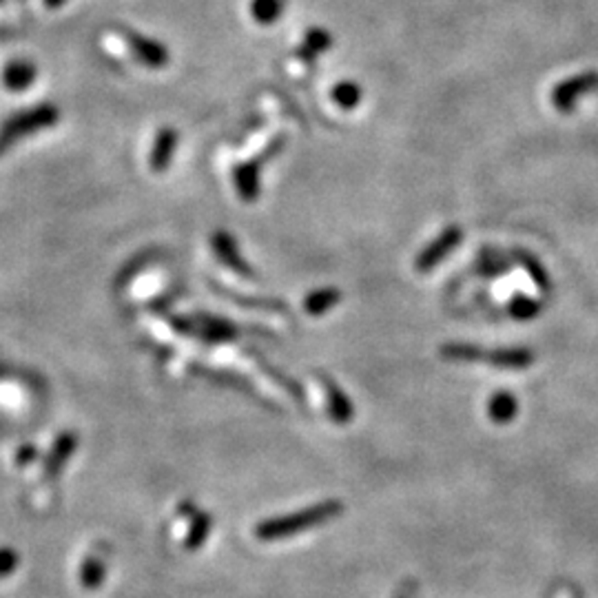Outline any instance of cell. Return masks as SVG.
<instances>
[{
	"mask_svg": "<svg viewBox=\"0 0 598 598\" xmlns=\"http://www.w3.org/2000/svg\"><path fill=\"white\" fill-rule=\"evenodd\" d=\"M58 120V109L53 104H40V107L29 109V111H22L18 116L9 117L4 122L3 131H0V142L4 147H9L12 142L20 140L22 135L36 133L40 129H47V126H53Z\"/></svg>",
	"mask_w": 598,
	"mask_h": 598,
	"instance_id": "cell-1",
	"label": "cell"
},
{
	"mask_svg": "<svg viewBox=\"0 0 598 598\" xmlns=\"http://www.w3.org/2000/svg\"><path fill=\"white\" fill-rule=\"evenodd\" d=\"M594 92H598V71H583L556 85L550 98L556 111L572 113L583 98Z\"/></svg>",
	"mask_w": 598,
	"mask_h": 598,
	"instance_id": "cell-2",
	"label": "cell"
},
{
	"mask_svg": "<svg viewBox=\"0 0 598 598\" xmlns=\"http://www.w3.org/2000/svg\"><path fill=\"white\" fill-rule=\"evenodd\" d=\"M464 242V229L457 224H450L448 229H443L424 251L416 255L415 269L419 273H430L432 269H437L448 255H450L455 248H459V244Z\"/></svg>",
	"mask_w": 598,
	"mask_h": 598,
	"instance_id": "cell-3",
	"label": "cell"
},
{
	"mask_svg": "<svg viewBox=\"0 0 598 598\" xmlns=\"http://www.w3.org/2000/svg\"><path fill=\"white\" fill-rule=\"evenodd\" d=\"M213 251H215V255L220 257L222 264L229 266V269L235 271L238 275H246V278H251L253 275L251 266H248L246 260L239 255V248L238 244H235L233 235H229L226 230H217V233L213 235Z\"/></svg>",
	"mask_w": 598,
	"mask_h": 598,
	"instance_id": "cell-4",
	"label": "cell"
},
{
	"mask_svg": "<svg viewBox=\"0 0 598 598\" xmlns=\"http://www.w3.org/2000/svg\"><path fill=\"white\" fill-rule=\"evenodd\" d=\"M534 360L537 355L529 348H495V351H488L486 364L495 366L498 370H525L534 364Z\"/></svg>",
	"mask_w": 598,
	"mask_h": 598,
	"instance_id": "cell-5",
	"label": "cell"
},
{
	"mask_svg": "<svg viewBox=\"0 0 598 598\" xmlns=\"http://www.w3.org/2000/svg\"><path fill=\"white\" fill-rule=\"evenodd\" d=\"M126 38H129V44L131 49H133L135 56H138L144 65L151 67V69H160V67H165L166 62H169V52H166L160 43H156V40L144 38V36L133 34V31H129Z\"/></svg>",
	"mask_w": 598,
	"mask_h": 598,
	"instance_id": "cell-6",
	"label": "cell"
},
{
	"mask_svg": "<svg viewBox=\"0 0 598 598\" xmlns=\"http://www.w3.org/2000/svg\"><path fill=\"white\" fill-rule=\"evenodd\" d=\"M512 257H514L516 264H519L521 269L529 275V279H532L534 287H537L538 291H543V293L552 291L550 271L545 269V264H543V262L538 260L532 251H525V248H512Z\"/></svg>",
	"mask_w": 598,
	"mask_h": 598,
	"instance_id": "cell-7",
	"label": "cell"
},
{
	"mask_svg": "<svg viewBox=\"0 0 598 598\" xmlns=\"http://www.w3.org/2000/svg\"><path fill=\"white\" fill-rule=\"evenodd\" d=\"M178 149V131L175 129H162L156 135V142H153L151 158H149V165L156 174L169 169L171 160H174V153Z\"/></svg>",
	"mask_w": 598,
	"mask_h": 598,
	"instance_id": "cell-8",
	"label": "cell"
},
{
	"mask_svg": "<svg viewBox=\"0 0 598 598\" xmlns=\"http://www.w3.org/2000/svg\"><path fill=\"white\" fill-rule=\"evenodd\" d=\"M439 355L441 360L455 361V364H474V361L488 360V348L468 342H450L439 348Z\"/></svg>",
	"mask_w": 598,
	"mask_h": 598,
	"instance_id": "cell-9",
	"label": "cell"
},
{
	"mask_svg": "<svg viewBox=\"0 0 598 598\" xmlns=\"http://www.w3.org/2000/svg\"><path fill=\"white\" fill-rule=\"evenodd\" d=\"M519 415V399L512 392L501 391L488 399V416L498 425H507Z\"/></svg>",
	"mask_w": 598,
	"mask_h": 598,
	"instance_id": "cell-10",
	"label": "cell"
},
{
	"mask_svg": "<svg viewBox=\"0 0 598 598\" xmlns=\"http://www.w3.org/2000/svg\"><path fill=\"white\" fill-rule=\"evenodd\" d=\"M4 87L9 92H25L36 80V65L29 61H13L9 62L3 74Z\"/></svg>",
	"mask_w": 598,
	"mask_h": 598,
	"instance_id": "cell-11",
	"label": "cell"
},
{
	"mask_svg": "<svg viewBox=\"0 0 598 598\" xmlns=\"http://www.w3.org/2000/svg\"><path fill=\"white\" fill-rule=\"evenodd\" d=\"M235 187L239 198L253 202L260 196V162H246L235 169Z\"/></svg>",
	"mask_w": 598,
	"mask_h": 598,
	"instance_id": "cell-12",
	"label": "cell"
},
{
	"mask_svg": "<svg viewBox=\"0 0 598 598\" xmlns=\"http://www.w3.org/2000/svg\"><path fill=\"white\" fill-rule=\"evenodd\" d=\"M507 312H510L512 319H516V321L537 319V317L541 315V302L529 295H523V293H519V295L512 297L510 303H507Z\"/></svg>",
	"mask_w": 598,
	"mask_h": 598,
	"instance_id": "cell-13",
	"label": "cell"
},
{
	"mask_svg": "<svg viewBox=\"0 0 598 598\" xmlns=\"http://www.w3.org/2000/svg\"><path fill=\"white\" fill-rule=\"evenodd\" d=\"M339 299H342V293L337 291V288H321V291H315L311 293V295L306 297V311L308 315H324V312H328L330 308H335L339 303Z\"/></svg>",
	"mask_w": 598,
	"mask_h": 598,
	"instance_id": "cell-14",
	"label": "cell"
},
{
	"mask_svg": "<svg viewBox=\"0 0 598 598\" xmlns=\"http://www.w3.org/2000/svg\"><path fill=\"white\" fill-rule=\"evenodd\" d=\"M330 44H333V36H330L328 31L311 29L306 34V38H303L302 49H299V58H302V61H312V58H317L319 53H324Z\"/></svg>",
	"mask_w": 598,
	"mask_h": 598,
	"instance_id": "cell-15",
	"label": "cell"
},
{
	"mask_svg": "<svg viewBox=\"0 0 598 598\" xmlns=\"http://www.w3.org/2000/svg\"><path fill=\"white\" fill-rule=\"evenodd\" d=\"M253 18L262 25H271L278 20L284 12V0H253L251 4Z\"/></svg>",
	"mask_w": 598,
	"mask_h": 598,
	"instance_id": "cell-16",
	"label": "cell"
},
{
	"mask_svg": "<svg viewBox=\"0 0 598 598\" xmlns=\"http://www.w3.org/2000/svg\"><path fill=\"white\" fill-rule=\"evenodd\" d=\"M333 100L342 109H355L361 102V89L360 85L352 83V80H343L337 87L333 89Z\"/></svg>",
	"mask_w": 598,
	"mask_h": 598,
	"instance_id": "cell-17",
	"label": "cell"
},
{
	"mask_svg": "<svg viewBox=\"0 0 598 598\" xmlns=\"http://www.w3.org/2000/svg\"><path fill=\"white\" fill-rule=\"evenodd\" d=\"M328 392H330V406H333V415L337 416L339 424H346L348 419L352 416V406L342 392L335 388V384H328Z\"/></svg>",
	"mask_w": 598,
	"mask_h": 598,
	"instance_id": "cell-18",
	"label": "cell"
},
{
	"mask_svg": "<svg viewBox=\"0 0 598 598\" xmlns=\"http://www.w3.org/2000/svg\"><path fill=\"white\" fill-rule=\"evenodd\" d=\"M479 262H481V264H479V273L481 275H498L507 269V262L503 260V257H498L497 253H492V255H483Z\"/></svg>",
	"mask_w": 598,
	"mask_h": 598,
	"instance_id": "cell-19",
	"label": "cell"
},
{
	"mask_svg": "<svg viewBox=\"0 0 598 598\" xmlns=\"http://www.w3.org/2000/svg\"><path fill=\"white\" fill-rule=\"evenodd\" d=\"M397 598H416V586H415V583H408L406 587H401V592H399Z\"/></svg>",
	"mask_w": 598,
	"mask_h": 598,
	"instance_id": "cell-20",
	"label": "cell"
},
{
	"mask_svg": "<svg viewBox=\"0 0 598 598\" xmlns=\"http://www.w3.org/2000/svg\"><path fill=\"white\" fill-rule=\"evenodd\" d=\"M44 3H47L49 7H58V4H62V3H65V0H44Z\"/></svg>",
	"mask_w": 598,
	"mask_h": 598,
	"instance_id": "cell-21",
	"label": "cell"
}]
</instances>
